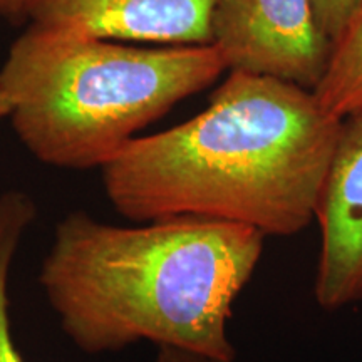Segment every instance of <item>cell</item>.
Returning a JSON list of instances; mask_svg holds the SVG:
<instances>
[{
	"label": "cell",
	"mask_w": 362,
	"mask_h": 362,
	"mask_svg": "<svg viewBox=\"0 0 362 362\" xmlns=\"http://www.w3.org/2000/svg\"><path fill=\"white\" fill-rule=\"evenodd\" d=\"M341 123L309 89L230 72L202 112L103 165L104 192L136 223L198 216L291 237L314 221Z\"/></svg>",
	"instance_id": "6da1fadb"
},
{
	"label": "cell",
	"mask_w": 362,
	"mask_h": 362,
	"mask_svg": "<svg viewBox=\"0 0 362 362\" xmlns=\"http://www.w3.org/2000/svg\"><path fill=\"white\" fill-rule=\"evenodd\" d=\"M264 242L230 221L173 216L119 226L71 211L56 225L39 284L62 332L88 354L149 341L233 362L228 322Z\"/></svg>",
	"instance_id": "7a4b0ae2"
},
{
	"label": "cell",
	"mask_w": 362,
	"mask_h": 362,
	"mask_svg": "<svg viewBox=\"0 0 362 362\" xmlns=\"http://www.w3.org/2000/svg\"><path fill=\"white\" fill-rule=\"evenodd\" d=\"M225 71L211 44L141 49L33 24L0 67V90L39 161L88 170Z\"/></svg>",
	"instance_id": "3957f363"
},
{
	"label": "cell",
	"mask_w": 362,
	"mask_h": 362,
	"mask_svg": "<svg viewBox=\"0 0 362 362\" xmlns=\"http://www.w3.org/2000/svg\"><path fill=\"white\" fill-rule=\"evenodd\" d=\"M210 44L228 72L309 90L322 79L332 51L312 0H216Z\"/></svg>",
	"instance_id": "277c9868"
},
{
	"label": "cell",
	"mask_w": 362,
	"mask_h": 362,
	"mask_svg": "<svg viewBox=\"0 0 362 362\" xmlns=\"http://www.w3.org/2000/svg\"><path fill=\"white\" fill-rule=\"evenodd\" d=\"M314 220L320 230L314 297L336 312L362 300V110L342 119Z\"/></svg>",
	"instance_id": "5b68a950"
},
{
	"label": "cell",
	"mask_w": 362,
	"mask_h": 362,
	"mask_svg": "<svg viewBox=\"0 0 362 362\" xmlns=\"http://www.w3.org/2000/svg\"><path fill=\"white\" fill-rule=\"evenodd\" d=\"M216 0H37L30 19L104 40L210 45Z\"/></svg>",
	"instance_id": "8992f818"
},
{
	"label": "cell",
	"mask_w": 362,
	"mask_h": 362,
	"mask_svg": "<svg viewBox=\"0 0 362 362\" xmlns=\"http://www.w3.org/2000/svg\"><path fill=\"white\" fill-rule=\"evenodd\" d=\"M312 93L320 107L339 121L362 110V0L332 42L329 64Z\"/></svg>",
	"instance_id": "52a82bcc"
},
{
	"label": "cell",
	"mask_w": 362,
	"mask_h": 362,
	"mask_svg": "<svg viewBox=\"0 0 362 362\" xmlns=\"http://www.w3.org/2000/svg\"><path fill=\"white\" fill-rule=\"evenodd\" d=\"M37 218L29 193L8 189L0 194V362H25L13 344L8 315V280L22 238Z\"/></svg>",
	"instance_id": "ba28073f"
},
{
	"label": "cell",
	"mask_w": 362,
	"mask_h": 362,
	"mask_svg": "<svg viewBox=\"0 0 362 362\" xmlns=\"http://www.w3.org/2000/svg\"><path fill=\"white\" fill-rule=\"evenodd\" d=\"M312 2L324 33L334 42L347 25L361 0H312Z\"/></svg>",
	"instance_id": "9c48e42d"
},
{
	"label": "cell",
	"mask_w": 362,
	"mask_h": 362,
	"mask_svg": "<svg viewBox=\"0 0 362 362\" xmlns=\"http://www.w3.org/2000/svg\"><path fill=\"white\" fill-rule=\"evenodd\" d=\"M37 0H0V16L17 21L30 17Z\"/></svg>",
	"instance_id": "30bf717a"
},
{
	"label": "cell",
	"mask_w": 362,
	"mask_h": 362,
	"mask_svg": "<svg viewBox=\"0 0 362 362\" xmlns=\"http://www.w3.org/2000/svg\"><path fill=\"white\" fill-rule=\"evenodd\" d=\"M153 362H214L194 352L176 349V347H158L156 357Z\"/></svg>",
	"instance_id": "8fae6325"
},
{
	"label": "cell",
	"mask_w": 362,
	"mask_h": 362,
	"mask_svg": "<svg viewBox=\"0 0 362 362\" xmlns=\"http://www.w3.org/2000/svg\"><path fill=\"white\" fill-rule=\"evenodd\" d=\"M8 112H11V106H8L7 98L4 96V93H2V90H0V119L7 117Z\"/></svg>",
	"instance_id": "7c38bea8"
}]
</instances>
